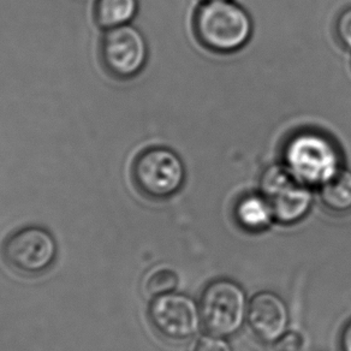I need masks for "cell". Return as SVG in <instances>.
<instances>
[{
    "label": "cell",
    "instance_id": "cell-16",
    "mask_svg": "<svg viewBox=\"0 0 351 351\" xmlns=\"http://www.w3.org/2000/svg\"><path fill=\"white\" fill-rule=\"evenodd\" d=\"M336 35L339 44L351 51V8L341 11L337 17Z\"/></svg>",
    "mask_w": 351,
    "mask_h": 351
},
{
    "label": "cell",
    "instance_id": "cell-10",
    "mask_svg": "<svg viewBox=\"0 0 351 351\" xmlns=\"http://www.w3.org/2000/svg\"><path fill=\"white\" fill-rule=\"evenodd\" d=\"M234 217L239 228L249 234L263 232L274 223L271 207L260 193L242 196L234 205Z\"/></svg>",
    "mask_w": 351,
    "mask_h": 351
},
{
    "label": "cell",
    "instance_id": "cell-11",
    "mask_svg": "<svg viewBox=\"0 0 351 351\" xmlns=\"http://www.w3.org/2000/svg\"><path fill=\"white\" fill-rule=\"evenodd\" d=\"M138 12V0H95L93 20L103 30L130 25Z\"/></svg>",
    "mask_w": 351,
    "mask_h": 351
},
{
    "label": "cell",
    "instance_id": "cell-15",
    "mask_svg": "<svg viewBox=\"0 0 351 351\" xmlns=\"http://www.w3.org/2000/svg\"><path fill=\"white\" fill-rule=\"evenodd\" d=\"M193 351H234L231 343L225 337L215 336L212 333L200 337L196 341Z\"/></svg>",
    "mask_w": 351,
    "mask_h": 351
},
{
    "label": "cell",
    "instance_id": "cell-5",
    "mask_svg": "<svg viewBox=\"0 0 351 351\" xmlns=\"http://www.w3.org/2000/svg\"><path fill=\"white\" fill-rule=\"evenodd\" d=\"M274 213V221L293 226L312 210V188L306 186L283 165L269 166L260 178V191Z\"/></svg>",
    "mask_w": 351,
    "mask_h": 351
},
{
    "label": "cell",
    "instance_id": "cell-18",
    "mask_svg": "<svg viewBox=\"0 0 351 351\" xmlns=\"http://www.w3.org/2000/svg\"><path fill=\"white\" fill-rule=\"evenodd\" d=\"M204 1H210V0H204Z\"/></svg>",
    "mask_w": 351,
    "mask_h": 351
},
{
    "label": "cell",
    "instance_id": "cell-1",
    "mask_svg": "<svg viewBox=\"0 0 351 351\" xmlns=\"http://www.w3.org/2000/svg\"><path fill=\"white\" fill-rule=\"evenodd\" d=\"M196 39L215 53H234L248 44L253 22L232 0L204 1L194 16Z\"/></svg>",
    "mask_w": 351,
    "mask_h": 351
},
{
    "label": "cell",
    "instance_id": "cell-12",
    "mask_svg": "<svg viewBox=\"0 0 351 351\" xmlns=\"http://www.w3.org/2000/svg\"><path fill=\"white\" fill-rule=\"evenodd\" d=\"M320 200L324 207L333 215L351 212V171L341 169L320 188Z\"/></svg>",
    "mask_w": 351,
    "mask_h": 351
},
{
    "label": "cell",
    "instance_id": "cell-7",
    "mask_svg": "<svg viewBox=\"0 0 351 351\" xmlns=\"http://www.w3.org/2000/svg\"><path fill=\"white\" fill-rule=\"evenodd\" d=\"M98 51L104 71L118 81L136 77L148 60L146 38L132 25L104 30Z\"/></svg>",
    "mask_w": 351,
    "mask_h": 351
},
{
    "label": "cell",
    "instance_id": "cell-6",
    "mask_svg": "<svg viewBox=\"0 0 351 351\" xmlns=\"http://www.w3.org/2000/svg\"><path fill=\"white\" fill-rule=\"evenodd\" d=\"M58 247L49 230L29 225L11 232L1 245L6 266L16 274L36 277L52 269Z\"/></svg>",
    "mask_w": 351,
    "mask_h": 351
},
{
    "label": "cell",
    "instance_id": "cell-14",
    "mask_svg": "<svg viewBox=\"0 0 351 351\" xmlns=\"http://www.w3.org/2000/svg\"><path fill=\"white\" fill-rule=\"evenodd\" d=\"M304 338L296 331H287L269 344V351H303Z\"/></svg>",
    "mask_w": 351,
    "mask_h": 351
},
{
    "label": "cell",
    "instance_id": "cell-3",
    "mask_svg": "<svg viewBox=\"0 0 351 351\" xmlns=\"http://www.w3.org/2000/svg\"><path fill=\"white\" fill-rule=\"evenodd\" d=\"M132 180L137 191L147 199L167 200L181 191L186 181V167L170 148L149 147L132 161Z\"/></svg>",
    "mask_w": 351,
    "mask_h": 351
},
{
    "label": "cell",
    "instance_id": "cell-9",
    "mask_svg": "<svg viewBox=\"0 0 351 351\" xmlns=\"http://www.w3.org/2000/svg\"><path fill=\"white\" fill-rule=\"evenodd\" d=\"M247 322L260 341L271 344L288 331L290 324L288 304L272 291L255 293L249 301Z\"/></svg>",
    "mask_w": 351,
    "mask_h": 351
},
{
    "label": "cell",
    "instance_id": "cell-17",
    "mask_svg": "<svg viewBox=\"0 0 351 351\" xmlns=\"http://www.w3.org/2000/svg\"><path fill=\"white\" fill-rule=\"evenodd\" d=\"M339 351H351V319L346 322L339 335Z\"/></svg>",
    "mask_w": 351,
    "mask_h": 351
},
{
    "label": "cell",
    "instance_id": "cell-2",
    "mask_svg": "<svg viewBox=\"0 0 351 351\" xmlns=\"http://www.w3.org/2000/svg\"><path fill=\"white\" fill-rule=\"evenodd\" d=\"M341 153L330 136L303 130L289 138L283 149V165L298 181L320 188L343 169Z\"/></svg>",
    "mask_w": 351,
    "mask_h": 351
},
{
    "label": "cell",
    "instance_id": "cell-8",
    "mask_svg": "<svg viewBox=\"0 0 351 351\" xmlns=\"http://www.w3.org/2000/svg\"><path fill=\"white\" fill-rule=\"evenodd\" d=\"M147 314L156 333L172 343L191 341L202 324L199 303L176 291L152 298Z\"/></svg>",
    "mask_w": 351,
    "mask_h": 351
},
{
    "label": "cell",
    "instance_id": "cell-4",
    "mask_svg": "<svg viewBox=\"0 0 351 351\" xmlns=\"http://www.w3.org/2000/svg\"><path fill=\"white\" fill-rule=\"evenodd\" d=\"M248 306L247 293L237 282L215 279L206 285L199 301L202 325L215 336H234L247 322Z\"/></svg>",
    "mask_w": 351,
    "mask_h": 351
},
{
    "label": "cell",
    "instance_id": "cell-13",
    "mask_svg": "<svg viewBox=\"0 0 351 351\" xmlns=\"http://www.w3.org/2000/svg\"><path fill=\"white\" fill-rule=\"evenodd\" d=\"M180 284L178 274L171 267H158L147 276L145 289L152 298L173 293Z\"/></svg>",
    "mask_w": 351,
    "mask_h": 351
}]
</instances>
